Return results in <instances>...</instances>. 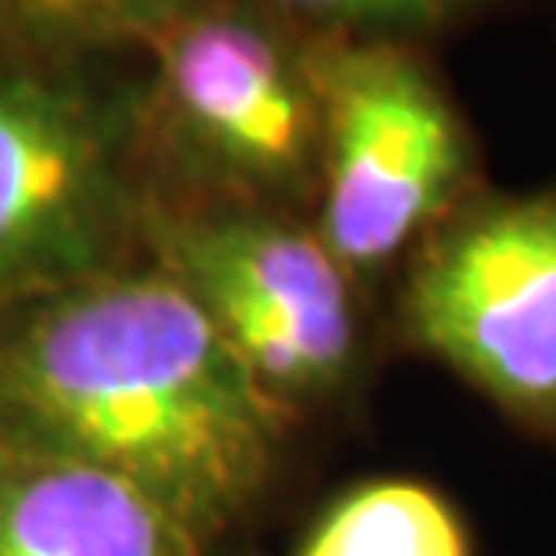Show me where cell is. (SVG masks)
<instances>
[{
  "label": "cell",
  "mask_w": 556,
  "mask_h": 556,
  "mask_svg": "<svg viewBox=\"0 0 556 556\" xmlns=\"http://www.w3.org/2000/svg\"><path fill=\"white\" fill-rule=\"evenodd\" d=\"M127 119L59 65L0 59V311L116 271Z\"/></svg>",
  "instance_id": "8992f818"
},
{
  "label": "cell",
  "mask_w": 556,
  "mask_h": 556,
  "mask_svg": "<svg viewBox=\"0 0 556 556\" xmlns=\"http://www.w3.org/2000/svg\"><path fill=\"white\" fill-rule=\"evenodd\" d=\"M402 326L506 413L556 427V185L444 217L408 261Z\"/></svg>",
  "instance_id": "5b68a950"
},
{
  "label": "cell",
  "mask_w": 556,
  "mask_h": 556,
  "mask_svg": "<svg viewBox=\"0 0 556 556\" xmlns=\"http://www.w3.org/2000/svg\"><path fill=\"white\" fill-rule=\"evenodd\" d=\"M318 239L351 278L391 268L470 192L473 152L438 73L408 40L318 37Z\"/></svg>",
  "instance_id": "3957f363"
},
{
  "label": "cell",
  "mask_w": 556,
  "mask_h": 556,
  "mask_svg": "<svg viewBox=\"0 0 556 556\" xmlns=\"http://www.w3.org/2000/svg\"><path fill=\"white\" fill-rule=\"evenodd\" d=\"M289 416L155 264L0 311V430L127 481L203 549L268 488Z\"/></svg>",
  "instance_id": "6da1fadb"
},
{
  "label": "cell",
  "mask_w": 556,
  "mask_h": 556,
  "mask_svg": "<svg viewBox=\"0 0 556 556\" xmlns=\"http://www.w3.org/2000/svg\"><path fill=\"white\" fill-rule=\"evenodd\" d=\"M0 556H206L119 477L0 430Z\"/></svg>",
  "instance_id": "52a82bcc"
},
{
  "label": "cell",
  "mask_w": 556,
  "mask_h": 556,
  "mask_svg": "<svg viewBox=\"0 0 556 556\" xmlns=\"http://www.w3.org/2000/svg\"><path fill=\"white\" fill-rule=\"evenodd\" d=\"M293 556H470V539L430 484L387 477L343 492Z\"/></svg>",
  "instance_id": "ba28073f"
},
{
  "label": "cell",
  "mask_w": 556,
  "mask_h": 556,
  "mask_svg": "<svg viewBox=\"0 0 556 556\" xmlns=\"http://www.w3.org/2000/svg\"><path fill=\"white\" fill-rule=\"evenodd\" d=\"M163 268L206 311L264 391L293 408L343 383L358 354L354 278L315 228L282 210L149 206L138 214Z\"/></svg>",
  "instance_id": "277c9868"
},
{
  "label": "cell",
  "mask_w": 556,
  "mask_h": 556,
  "mask_svg": "<svg viewBox=\"0 0 556 556\" xmlns=\"http://www.w3.org/2000/svg\"><path fill=\"white\" fill-rule=\"evenodd\" d=\"M105 37L149 51L152 109L188 170L231 203L282 210L318 192V37L214 8H116Z\"/></svg>",
  "instance_id": "7a4b0ae2"
}]
</instances>
